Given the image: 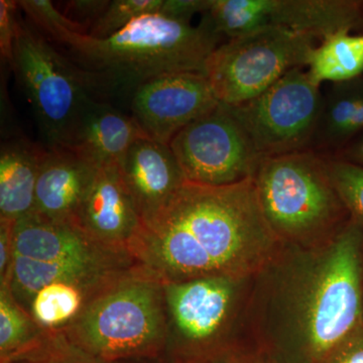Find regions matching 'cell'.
I'll return each mask as SVG.
<instances>
[{
	"label": "cell",
	"mask_w": 363,
	"mask_h": 363,
	"mask_svg": "<svg viewBox=\"0 0 363 363\" xmlns=\"http://www.w3.org/2000/svg\"><path fill=\"white\" fill-rule=\"evenodd\" d=\"M250 342L277 363H323L363 324V226L351 218L330 238L284 247L255 277Z\"/></svg>",
	"instance_id": "obj_1"
},
{
	"label": "cell",
	"mask_w": 363,
	"mask_h": 363,
	"mask_svg": "<svg viewBox=\"0 0 363 363\" xmlns=\"http://www.w3.org/2000/svg\"><path fill=\"white\" fill-rule=\"evenodd\" d=\"M283 248L250 178L218 187L186 182L143 222L131 255L164 283H176L207 277L252 278Z\"/></svg>",
	"instance_id": "obj_2"
},
{
	"label": "cell",
	"mask_w": 363,
	"mask_h": 363,
	"mask_svg": "<svg viewBox=\"0 0 363 363\" xmlns=\"http://www.w3.org/2000/svg\"><path fill=\"white\" fill-rule=\"evenodd\" d=\"M222 37L202 16L192 26L147 13L106 39L76 33L61 51L89 79L95 95L128 94L150 79L169 73L206 75L208 59Z\"/></svg>",
	"instance_id": "obj_3"
},
{
	"label": "cell",
	"mask_w": 363,
	"mask_h": 363,
	"mask_svg": "<svg viewBox=\"0 0 363 363\" xmlns=\"http://www.w3.org/2000/svg\"><path fill=\"white\" fill-rule=\"evenodd\" d=\"M61 329L104 363L162 357L168 338L164 281L138 264L97 294Z\"/></svg>",
	"instance_id": "obj_4"
},
{
	"label": "cell",
	"mask_w": 363,
	"mask_h": 363,
	"mask_svg": "<svg viewBox=\"0 0 363 363\" xmlns=\"http://www.w3.org/2000/svg\"><path fill=\"white\" fill-rule=\"evenodd\" d=\"M252 178L264 218L284 247L317 245L350 219L328 157L315 150L262 157Z\"/></svg>",
	"instance_id": "obj_5"
},
{
	"label": "cell",
	"mask_w": 363,
	"mask_h": 363,
	"mask_svg": "<svg viewBox=\"0 0 363 363\" xmlns=\"http://www.w3.org/2000/svg\"><path fill=\"white\" fill-rule=\"evenodd\" d=\"M252 278L207 277L164 283L168 338L162 357L169 363H212L247 342V323L255 284Z\"/></svg>",
	"instance_id": "obj_6"
},
{
	"label": "cell",
	"mask_w": 363,
	"mask_h": 363,
	"mask_svg": "<svg viewBox=\"0 0 363 363\" xmlns=\"http://www.w3.org/2000/svg\"><path fill=\"white\" fill-rule=\"evenodd\" d=\"M11 67L49 147H66L83 107L96 96L87 75L21 16Z\"/></svg>",
	"instance_id": "obj_7"
},
{
	"label": "cell",
	"mask_w": 363,
	"mask_h": 363,
	"mask_svg": "<svg viewBox=\"0 0 363 363\" xmlns=\"http://www.w3.org/2000/svg\"><path fill=\"white\" fill-rule=\"evenodd\" d=\"M317 45L313 35L269 28L228 40L208 59L206 76L221 104L250 101L289 72L306 68Z\"/></svg>",
	"instance_id": "obj_8"
},
{
	"label": "cell",
	"mask_w": 363,
	"mask_h": 363,
	"mask_svg": "<svg viewBox=\"0 0 363 363\" xmlns=\"http://www.w3.org/2000/svg\"><path fill=\"white\" fill-rule=\"evenodd\" d=\"M307 70L296 68L259 96L227 105L262 157L310 149L323 94Z\"/></svg>",
	"instance_id": "obj_9"
},
{
	"label": "cell",
	"mask_w": 363,
	"mask_h": 363,
	"mask_svg": "<svg viewBox=\"0 0 363 363\" xmlns=\"http://www.w3.org/2000/svg\"><path fill=\"white\" fill-rule=\"evenodd\" d=\"M202 16L227 40L269 28L321 40L340 30L363 33L362 0H210Z\"/></svg>",
	"instance_id": "obj_10"
},
{
	"label": "cell",
	"mask_w": 363,
	"mask_h": 363,
	"mask_svg": "<svg viewBox=\"0 0 363 363\" xmlns=\"http://www.w3.org/2000/svg\"><path fill=\"white\" fill-rule=\"evenodd\" d=\"M169 147L187 182L214 187L252 178L262 159L221 102L182 130Z\"/></svg>",
	"instance_id": "obj_11"
},
{
	"label": "cell",
	"mask_w": 363,
	"mask_h": 363,
	"mask_svg": "<svg viewBox=\"0 0 363 363\" xmlns=\"http://www.w3.org/2000/svg\"><path fill=\"white\" fill-rule=\"evenodd\" d=\"M219 104L205 74H164L133 92L131 116L149 138L169 145L182 130Z\"/></svg>",
	"instance_id": "obj_12"
},
{
	"label": "cell",
	"mask_w": 363,
	"mask_h": 363,
	"mask_svg": "<svg viewBox=\"0 0 363 363\" xmlns=\"http://www.w3.org/2000/svg\"><path fill=\"white\" fill-rule=\"evenodd\" d=\"M14 255L40 262L95 266L138 264L130 253L116 252L93 240L76 222L52 221L35 213L16 222Z\"/></svg>",
	"instance_id": "obj_13"
},
{
	"label": "cell",
	"mask_w": 363,
	"mask_h": 363,
	"mask_svg": "<svg viewBox=\"0 0 363 363\" xmlns=\"http://www.w3.org/2000/svg\"><path fill=\"white\" fill-rule=\"evenodd\" d=\"M76 223L104 247L131 255L142 231L143 218L117 164L97 169Z\"/></svg>",
	"instance_id": "obj_14"
},
{
	"label": "cell",
	"mask_w": 363,
	"mask_h": 363,
	"mask_svg": "<svg viewBox=\"0 0 363 363\" xmlns=\"http://www.w3.org/2000/svg\"><path fill=\"white\" fill-rule=\"evenodd\" d=\"M117 166L143 223L166 206L187 182L169 145L149 136L136 140Z\"/></svg>",
	"instance_id": "obj_15"
},
{
	"label": "cell",
	"mask_w": 363,
	"mask_h": 363,
	"mask_svg": "<svg viewBox=\"0 0 363 363\" xmlns=\"http://www.w3.org/2000/svg\"><path fill=\"white\" fill-rule=\"evenodd\" d=\"M97 169L68 147L45 150L33 213L52 221L76 222Z\"/></svg>",
	"instance_id": "obj_16"
},
{
	"label": "cell",
	"mask_w": 363,
	"mask_h": 363,
	"mask_svg": "<svg viewBox=\"0 0 363 363\" xmlns=\"http://www.w3.org/2000/svg\"><path fill=\"white\" fill-rule=\"evenodd\" d=\"M143 138L147 135L133 116L92 98L76 119L64 147L99 169L118 164L131 145Z\"/></svg>",
	"instance_id": "obj_17"
},
{
	"label": "cell",
	"mask_w": 363,
	"mask_h": 363,
	"mask_svg": "<svg viewBox=\"0 0 363 363\" xmlns=\"http://www.w3.org/2000/svg\"><path fill=\"white\" fill-rule=\"evenodd\" d=\"M362 133L363 76L334 83L323 95L310 149L331 159Z\"/></svg>",
	"instance_id": "obj_18"
},
{
	"label": "cell",
	"mask_w": 363,
	"mask_h": 363,
	"mask_svg": "<svg viewBox=\"0 0 363 363\" xmlns=\"http://www.w3.org/2000/svg\"><path fill=\"white\" fill-rule=\"evenodd\" d=\"M44 150L23 140L0 150V218L16 222L35 212V188Z\"/></svg>",
	"instance_id": "obj_19"
},
{
	"label": "cell",
	"mask_w": 363,
	"mask_h": 363,
	"mask_svg": "<svg viewBox=\"0 0 363 363\" xmlns=\"http://www.w3.org/2000/svg\"><path fill=\"white\" fill-rule=\"evenodd\" d=\"M310 77L323 82L341 83L363 76V33L340 30L322 39L308 61Z\"/></svg>",
	"instance_id": "obj_20"
},
{
	"label": "cell",
	"mask_w": 363,
	"mask_h": 363,
	"mask_svg": "<svg viewBox=\"0 0 363 363\" xmlns=\"http://www.w3.org/2000/svg\"><path fill=\"white\" fill-rule=\"evenodd\" d=\"M96 295L71 284H51L35 293L28 313L42 328H64Z\"/></svg>",
	"instance_id": "obj_21"
},
{
	"label": "cell",
	"mask_w": 363,
	"mask_h": 363,
	"mask_svg": "<svg viewBox=\"0 0 363 363\" xmlns=\"http://www.w3.org/2000/svg\"><path fill=\"white\" fill-rule=\"evenodd\" d=\"M0 363H104L91 357L63 329H45L32 343L0 359Z\"/></svg>",
	"instance_id": "obj_22"
},
{
	"label": "cell",
	"mask_w": 363,
	"mask_h": 363,
	"mask_svg": "<svg viewBox=\"0 0 363 363\" xmlns=\"http://www.w3.org/2000/svg\"><path fill=\"white\" fill-rule=\"evenodd\" d=\"M44 330L18 304L9 286H0V359L32 343Z\"/></svg>",
	"instance_id": "obj_23"
},
{
	"label": "cell",
	"mask_w": 363,
	"mask_h": 363,
	"mask_svg": "<svg viewBox=\"0 0 363 363\" xmlns=\"http://www.w3.org/2000/svg\"><path fill=\"white\" fill-rule=\"evenodd\" d=\"M18 4L28 16V23L45 39L60 47L66 45L76 33L88 35L85 28L69 20L49 0H21Z\"/></svg>",
	"instance_id": "obj_24"
},
{
	"label": "cell",
	"mask_w": 363,
	"mask_h": 363,
	"mask_svg": "<svg viewBox=\"0 0 363 363\" xmlns=\"http://www.w3.org/2000/svg\"><path fill=\"white\" fill-rule=\"evenodd\" d=\"M162 6V0H113L99 20L91 26L88 35L95 39H106L138 16L160 13Z\"/></svg>",
	"instance_id": "obj_25"
},
{
	"label": "cell",
	"mask_w": 363,
	"mask_h": 363,
	"mask_svg": "<svg viewBox=\"0 0 363 363\" xmlns=\"http://www.w3.org/2000/svg\"><path fill=\"white\" fill-rule=\"evenodd\" d=\"M334 185L351 218L363 226V168L328 157Z\"/></svg>",
	"instance_id": "obj_26"
},
{
	"label": "cell",
	"mask_w": 363,
	"mask_h": 363,
	"mask_svg": "<svg viewBox=\"0 0 363 363\" xmlns=\"http://www.w3.org/2000/svg\"><path fill=\"white\" fill-rule=\"evenodd\" d=\"M18 1H0V52L1 58L13 66L14 40L21 14Z\"/></svg>",
	"instance_id": "obj_27"
},
{
	"label": "cell",
	"mask_w": 363,
	"mask_h": 363,
	"mask_svg": "<svg viewBox=\"0 0 363 363\" xmlns=\"http://www.w3.org/2000/svg\"><path fill=\"white\" fill-rule=\"evenodd\" d=\"M109 4L108 0H73L66 2L64 14L89 33L91 26L99 20Z\"/></svg>",
	"instance_id": "obj_28"
},
{
	"label": "cell",
	"mask_w": 363,
	"mask_h": 363,
	"mask_svg": "<svg viewBox=\"0 0 363 363\" xmlns=\"http://www.w3.org/2000/svg\"><path fill=\"white\" fill-rule=\"evenodd\" d=\"M210 6V0H162L160 13L183 23H190L197 13L204 14Z\"/></svg>",
	"instance_id": "obj_29"
},
{
	"label": "cell",
	"mask_w": 363,
	"mask_h": 363,
	"mask_svg": "<svg viewBox=\"0 0 363 363\" xmlns=\"http://www.w3.org/2000/svg\"><path fill=\"white\" fill-rule=\"evenodd\" d=\"M323 363H363V324L348 336Z\"/></svg>",
	"instance_id": "obj_30"
},
{
	"label": "cell",
	"mask_w": 363,
	"mask_h": 363,
	"mask_svg": "<svg viewBox=\"0 0 363 363\" xmlns=\"http://www.w3.org/2000/svg\"><path fill=\"white\" fill-rule=\"evenodd\" d=\"M16 222L0 218V285L6 283L14 259Z\"/></svg>",
	"instance_id": "obj_31"
},
{
	"label": "cell",
	"mask_w": 363,
	"mask_h": 363,
	"mask_svg": "<svg viewBox=\"0 0 363 363\" xmlns=\"http://www.w3.org/2000/svg\"><path fill=\"white\" fill-rule=\"evenodd\" d=\"M212 363H277L264 351L250 342L238 344L235 347L215 359Z\"/></svg>",
	"instance_id": "obj_32"
},
{
	"label": "cell",
	"mask_w": 363,
	"mask_h": 363,
	"mask_svg": "<svg viewBox=\"0 0 363 363\" xmlns=\"http://www.w3.org/2000/svg\"><path fill=\"white\" fill-rule=\"evenodd\" d=\"M331 159L350 162L363 168V133L351 140L340 152Z\"/></svg>",
	"instance_id": "obj_33"
},
{
	"label": "cell",
	"mask_w": 363,
	"mask_h": 363,
	"mask_svg": "<svg viewBox=\"0 0 363 363\" xmlns=\"http://www.w3.org/2000/svg\"><path fill=\"white\" fill-rule=\"evenodd\" d=\"M109 363H169L164 357H133L116 360Z\"/></svg>",
	"instance_id": "obj_34"
}]
</instances>
